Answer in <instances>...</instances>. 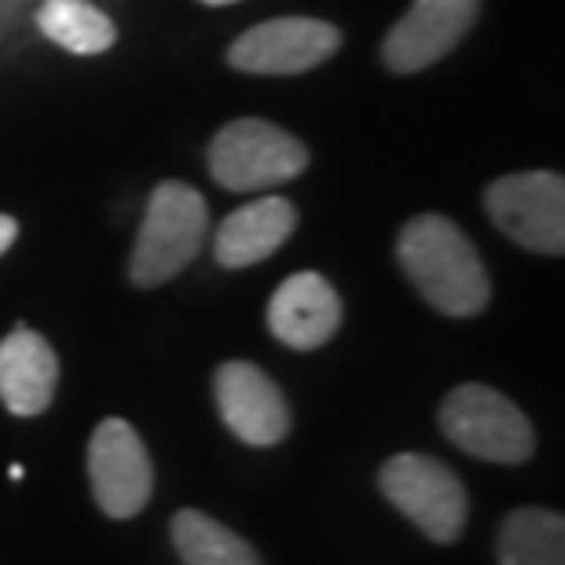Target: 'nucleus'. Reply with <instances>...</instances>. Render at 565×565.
<instances>
[{"label": "nucleus", "instance_id": "obj_13", "mask_svg": "<svg viewBox=\"0 0 565 565\" xmlns=\"http://www.w3.org/2000/svg\"><path fill=\"white\" fill-rule=\"evenodd\" d=\"M298 228V210L287 199H257L224 217L213 239V257L221 268H250L273 257L290 232Z\"/></svg>", "mask_w": 565, "mask_h": 565}, {"label": "nucleus", "instance_id": "obj_4", "mask_svg": "<svg viewBox=\"0 0 565 565\" xmlns=\"http://www.w3.org/2000/svg\"><path fill=\"white\" fill-rule=\"evenodd\" d=\"M379 489L434 544H451L467 525V489H462L459 473L434 456H419V451L393 456L379 470Z\"/></svg>", "mask_w": 565, "mask_h": 565}, {"label": "nucleus", "instance_id": "obj_19", "mask_svg": "<svg viewBox=\"0 0 565 565\" xmlns=\"http://www.w3.org/2000/svg\"><path fill=\"white\" fill-rule=\"evenodd\" d=\"M202 4H235V0H202Z\"/></svg>", "mask_w": 565, "mask_h": 565}, {"label": "nucleus", "instance_id": "obj_7", "mask_svg": "<svg viewBox=\"0 0 565 565\" xmlns=\"http://www.w3.org/2000/svg\"><path fill=\"white\" fill-rule=\"evenodd\" d=\"M88 478L99 511L110 518L140 514L154 489V467L140 434L126 419H104L88 440Z\"/></svg>", "mask_w": 565, "mask_h": 565}, {"label": "nucleus", "instance_id": "obj_18", "mask_svg": "<svg viewBox=\"0 0 565 565\" xmlns=\"http://www.w3.org/2000/svg\"><path fill=\"white\" fill-rule=\"evenodd\" d=\"M8 473H11V481H22V478H26V470H22V467H11Z\"/></svg>", "mask_w": 565, "mask_h": 565}, {"label": "nucleus", "instance_id": "obj_10", "mask_svg": "<svg viewBox=\"0 0 565 565\" xmlns=\"http://www.w3.org/2000/svg\"><path fill=\"white\" fill-rule=\"evenodd\" d=\"M478 8L481 0H415L382 41V60L393 74H415L440 63L470 33Z\"/></svg>", "mask_w": 565, "mask_h": 565}, {"label": "nucleus", "instance_id": "obj_5", "mask_svg": "<svg viewBox=\"0 0 565 565\" xmlns=\"http://www.w3.org/2000/svg\"><path fill=\"white\" fill-rule=\"evenodd\" d=\"M210 177L228 191H257L287 184L309 166V151L298 137L265 118L228 121L210 143Z\"/></svg>", "mask_w": 565, "mask_h": 565}, {"label": "nucleus", "instance_id": "obj_9", "mask_svg": "<svg viewBox=\"0 0 565 565\" xmlns=\"http://www.w3.org/2000/svg\"><path fill=\"white\" fill-rule=\"evenodd\" d=\"M213 393H217L224 426H228L243 445L273 448L290 434L287 401H282L279 386L257 364H246V360L221 364L217 379H213Z\"/></svg>", "mask_w": 565, "mask_h": 565}, {"label": "nucleus", "instance_id": "obj_6", "mask_svg": "<svg viewBox=\"0 0 565 565\" xmlns=\"http://www.w3.org/2000/svg\"><path fill=\"white\" fill-rule=\"evenodd\" d=\"M484 206L495 228L525 250L555 257L565 250V180L558 173L533 169L492 180Z\"/></svg>", "mask_w": 565, "mask_h": 565}, {"label": "nucleus", "instance_id": "obj_2", "mask_svg": "<svg viewBox=\"0 0 565 565\" xmlns=\"http://www.w3.org/2000/svg\"><path fill=\"white\" fill-rule=\"evenodd\" d=\"M210 228L206 199L184 180H166L147 202L137 246H132L129 279L137 287H162L195 262Z\"/></svg>", "mask_w": 565, "mask_h": 565}, {"label": "nucleus", "instance_id": "obj_17", "mask_svg": "<svg viewBox=\"0 0 565 565\" xmlns=\"http://www.w3.org/2000/svg\"><path fill=\"white\" fill-rule=\"evenodd\" d=\"M15 235H19L15 217H4V213H0V254H4L11 243H15Z\"/></svg>", "mask_w": 565, "mask_h": 565}, {"label": "nucleus", "instance_id": "obj_8", "mask_svg": "<svg viewBox=\"0 0 565 565\" xmlns=\"http://www.w3.org/2000/svg\"><path fill=\"white\" fill-rule=\"evenodd\" d=\"M342 44L323 19H268L228 49V63L246 74H301L327 63Z\"/></svg>", "mask_w": 565, "mask_h": 565}, {"label": "nucleus", "instance_id": "obj_16", "mask_svg": "<svg viewBox=\"0 0 565 565\" xmlns=\"http://www.w3.org/2000/svg\"><path fill=\"white\" fill-rule=\"evenodd\" d=\"M38 26L44 38L74 55H99L118 41L115 22L88 0H44Z\"/></svg>", "mask_w": 565, "mask_h": 565}, {"label": "nucleus", "instance_id": "obj_1", "mask_svg": "<svg viewBox=\"0 0 565 565\" xmlns=\"http://www.w3.org/2000/svg\"><path fill=\"white\" fill-rule=\"evenodd\" d=\"M397 262L415 290L434 305L437 312L467 320L478 316L492 298L489 273L481 254L448 217L423 213L408 221L397 239Z\"/></svg>", "mask_w": 565, "mask_h": 565}, {"label": "nucleus", "instance_id": "obj_15", "mask_svg": "<svg viewBox=\"0 0 565 565\" xmlns=\"http://www.w3.org/2000/svg\"><path fill=\"white\" fill-rule=\"evenodd\" d=\"M169 533L184 565H262V555L239 533L202 511H180Z\"/></svg>", "mask_w": 565, "mask_h": 565}, {"label": "nucleus", "instance_id": "obj_3", "mask_svg": "<svg viewBox=\"0 0 565 565\" xmlns=\"http://www.w3.org/2000/svg\"><path fill=\"white\" fill-rule=\"evenodd\" d=\"M440 429L456 448L484 462H525L536 448L533 423L525 419L514 401L481 382L456 386L440 404Z\"/></svg>", "mask_w": 565, "mask_h": 565}, {"label": "nucleus", "instance_id": "obj_12", "mask_svg": "<svg viewBox=\"0 0 565 565\" xmlns=\"http://www.w3.org/2000/svg\"><path fill=\"white\" fill-rule=\"evenodd\" d=\"M60 360L55 349L30 327H15L0 342V401L11 415L30 419L41 415L55 397Z\"/></svg>", "mask_w": 565, "mask_h": 565}, {"label": "nucleus", "instance_id": "obj_14", "mask_svg": "<svg viewBox=\"0 0 565 565\" xmlns=\"http://www.w3.org/2000/svg\"><path fill=\"white\" fill-rule=\"evenodd\" d=\"M500 565H565V518L544 507L511 511L495 540Z\"/></svg>", "mask_w": 565, "mask_h": 565}, {"label": "nucleus", "instance_id": "obj_11", "mask_svg": "<svg viewBox=\"0 0 565 565\" xmlns=\"http://www.w3.org/2000/svg\"><path fill=\"white\" fill-rule=\"evenodd\" d=\"M338 323H342V301L320 273H294L268 301V331L298 353L327 345Z\"/></svg>", "mask_w": 565, "mask_h": 565}]
</instances>
